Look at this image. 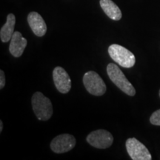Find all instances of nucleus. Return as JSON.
<instances>
[{"label":"nucleus","mask_w":160,"mask_h":160,"mask_svg":"<svg viewBox=\"0 0 160 160\" xmlns=\"http://www.w3.org/2000/svg\"><path fill=\"white\" fill-rule=\"evenodd\" d=\"M32 107L37 119L47 121L53 115V106L48 98L41 92H36L31 99Z\"/></svg>","instance_id":"1"},{"label":"nucleus","mask_w":160,"mask_h":160,"mask_svg":"<svg viewBox=\"0 0 160 160\" xmlns=\"http://www.w3.org/2000/svg\"><path fill=\"white\" fill-rule=\"evenodd\" d=\"M107 73L110 79L115 84L117 88L124 93L131 97L136 94V90L133 85L126 78L125 74L114 63H110L107 66Z\"/></svg>","instance_id":"2"},{"label":"nucleus","mask_w":160,"mask_h":160,"mask_svg":"<svg viewBox=\"0 0 160 160\" xmlns=\"http://www.w3.org/2000/svg\"><path fill=\"white\" fill-rule=\"evenodd\" d=\"M110 57L116 63L125 68H131L136 62L135 56L123 46L113 44L108 48Z\"/></svg>","instance_id":"3"},{"label":"nucleus","mask_w":160,"mask_h":160,"mask_svg":"<svg viewBox=\"0 0 160 160\" xmlns=\"http://www.w3.org/2000/svg\"><path fill=\"white\" fill-rule=\"evenodd\" d=\"M83 84L86 90L92 95L102 96L106 92V85L101 77L94 71H88L83 77Z\"/></svg>","instance_id":"4"},{"label":"nucleus","mask_w":160,"mask_h":160,"mask_svg":"<svg viewBox=\"0 0 160 160\" xmlns=\"http://www.w3.org/2000/svg\"><path fill=\"white\" fill-rule=\"evenodd\" d=\"M86 140L90 145L99 149H105L111 147L113 142V137L109 131L99 129L89 133Z\"/></svg>","instance_id":"5"},{"label":"nucleus","mask_w":160,"mask_h":160,"mask_svg":"<svg viewBox=\"0 0 160 160\" xmlns=\"http://www.w3.org/2000/svg\"><path fill=\"white\" fill-rule=\"evenodd\" d=\"M128 153L133 160H151L148 149L136 138H129L126 141Z\"/></svg>","instance_id":"6"},{"label":"nucleus","mask_w":160,"mask_h":160,"mask_svg":"<svg viewBox=\"0 0 160 160\" xmlns=\"http://www.w3.org/2000/svg\"><path fill=\"white\" fill-rule=\"evenodd\" d=\"M76 145V139L71 134H61L52 140L51 148L54 153H63L71 151Z\"/></svg>","instance_id":"7"},{"label":"nucleus","mask_w":160,"mask_h":160,"mask_svg":"<svg viewBox=\"0 0 160 160\" xmlns=\"http://www.w3.org/2000/svg\"><path fill=\"white\" fill-rule=\"evenodd\" d=\"M53 79L59 92L67 93L71 88V80L68 73L62 67H56L53 71Z\"/></svg>","instance_id":"8"},{"label":"nucleus","mask_w":160,"mask_h":160,"mask_svg":"<svg viewBox=\"0 0 160 160\" xmlns=\"http://www.w3.org/2000/svg\"><path fill=\"white\" fill-rule=\"evenodd\" d=\"M28 22L33 33L39 37L45 35L47 25L42 16L37 12H31L28 16Z\"/></svg>","instance_id":"9"},{"label":"nucleus","mask_w":160,"mask_h":160,"mask_svg":"<svg viewBox=\"0 0 160 160\" xmlns=\"http://www.w3.org/2000/svg\"><path fill=\"white\" fill-rule=\"evenodd\" d=\"M28 41L19 31H15L12 36L9 46V51L14 57H19L22 55L27 46Z\"/></svg>","instance_id":"10"},{"label":"nucleus","mask_w":160,"mask_h":160,"mask_svg":"<svg viewBox=\"0 0 160 160\" xmlns=\"http://www.w3.org/2000/svg\"><path fill=\"white\" fill-rule=\"evenodd\" d=\"M100 6L110 19L114 21H119L122 17L121 10L112 0H100Z\"/></svg>","instance_id":"11"},{"label":"nucleus","mask_w":160,"mask_h":160,"mask_svg":"<svg viewBox=\"0 0 160 160\" xmlns=\"http://www.w3.org/2000/svg\"><path fill=\"white\" fill-rule=\"evenodd\" d=\"M16 24V17L13 13H9L7 17V21L2 27L0 31V38L2 42H8L11 39L12 36L14 33Z\"/></svg>","instance_id":"12"},{"label":"nucleus","mask_w":160,"mask_h":160,"mask_svg":"<svg viewBox=\"0 0 160 160\" xmlns=\"http://www.w3.org/2000/svg\"><path fill=\"white\" fill-rule=\"evenodd\" d=\"M150 122L152 125L160 126V109L152 113L151 117L150 118Z\"/></svg>","instance_id":"13"},{"label":"nucleus","mask_w":160,"mask_h":160,"mask_svg":"<svg viewBox=\"0 0 160 160\" xmlns=\"http://www.w3.org/2000/svg\"><path fill=\"white\" fill-rule=\"evenodd\" d=\"M5 85V76L2 70L0 71V89H3Z\"/></svg>","instance_id":"14"},{"label":"nucleus","mask_w":160,"mask_h":160,"mask_svg":"<svg viewBox=\"0 0 160 160\" xmlns=\"http://www.w3.org/2000/svg\"><path fill=\"white\" fill-rule=\"evenodd\" d=\"M2 130H3V122L1 120V121H0V132L2 131Z\"/></svg>","instance_id":"15"},{"label":"nucleus","mask_w":160,"mask_h":160,"mask_svg":"<svg viewBox=\"0 0 160 160\" xmlns=\"http://www.w3.org/2000/svg\"><path fill=\"white\" fill-rule=\"evenodd\" d=\"M159 97H160V90H159Z\"/></svg>","instance_id":"16"}]
</instances>
